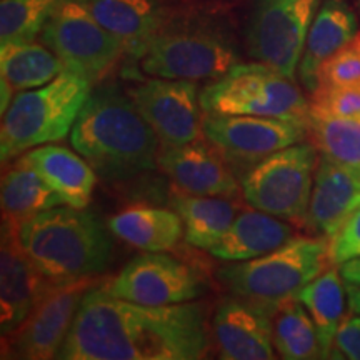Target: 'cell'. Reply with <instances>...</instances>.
I'll return each mask as SVG.
<instances>
[{
    "mask_svg": "<svg viewBox=\"0 0 360 360\" xmlns=\"http://www.w3.org/2000/svg\"><path fill=\"white\" fill-rule=\"evenodd\" d=\"M340 354V357L360 360V315L354 314L342 321L334 339L332 354Z\"/></svg>",
    "mask_w": 360,
    "mask_h": 360,
    "instance_id": "836d02e7",
    "label": "cell"
},
{
    "mask_svg": "<svg viewBox=\"0 0 360 360\" xmlns=\"http://www.w3.org/2000/svg\"><path fill=\"white\" fill-rule=\"evenodd\" d=\"M328 264L326 237H292L269 254L229 265L219 277L237 297L272 315L327 270Z\"/></svg>",
    "mask_w": 360,
    "mask_h": 360,
    "instance_id": "5b68a950",
    "label": "cell"
},
{
    "mask_svg": "<svg viewBox=\"0 0 360 360\" xmlns=\"http://www.w3.org/2000/svg\"><path fill=\"white\" fill-rule=\"evenodd\" d=\"M274 345L287 360L321 359L322 347L315 323L297 299L287 300L274 312Z\"/></svg>",
    "mask_w": 360,
    "mask_h": 360,
    "instance_id": "83f0119b",
    "label": "cell"
},
{
    "mask_svg": "<svg viewBox=\"0 0 360 360\" xmlns=\"http://www.w3.org/2000/svg\"><path fill=\"white\" fill-rule=\"evenodd\" d=\"M309 132H312L315 147L322 155L360 170V120L310 115Z\"/></svg>",
    "mask_w": 360,
    "mask_h": 360,
    "instance_id": "f546056e",
    "label": "cell"
},
{
    "mask_svg": "<svg viewBox=\"0 0 360 360\" xmlns=\"http://www.w3.org/2000/svg\"><path fill=\"white\" fill-rule=\"evenodd\" d=\"M174 210L184 222V236L197 249L210 250L232 227L237 204L227 197L177 193L172 197Z\"/></svg>",
    "mask_w": 360,
    "mask_h": 360,
    "instance_id": "d4e9b609",
    "label": "cell"
},
{
    "mask_svg": "<svg viewBox=\"0 0 360 360\" xmlns=\"http://www.w3.org/2000/svg\"><path fill=\"white\" fill-rule=\"evenodd\" d=\"M0 70L13 90H30L52 82L65 65L47 45L12 42L0 45Z\"/></svg>",
    "mask_w": 360,
    "mask_h": 360,
    "instance_id": "4316f807",
    "label": "cell"
},
{
    "mask_svg": "<svg viewBox=\"0 0 360 360\" xmlns=\"http://www.w3.org/2000/svg\"><path fill=\"white\" fill-rule=\"evenodd\" d=\"M205 139L233 160H262L274 152L304 142L309 125L259 115L205 114Z\"/></svg>",
    "mask_w": 360,
    "mask_h": 360,
    "instance_id": "5bb4252c",
    "label": "cell"
},
{
    "mask_svg": "<svg viewBox=\"0 0 360 360\" xmlns=\"http://www.w3.org/2000/svg\"><path fill=\"white\" fill-rule=\"evenodd\" d=\"M207 345L202 305L134 304L110 295L98 283L84 295L57 359L197 360Z\"/></svg>",
    "mask_w": 360,
    "mask_h": 360,
    "instance_id": "6da1fadb",
    "label": "cell"
},
{
    "mask_svg": "<svg viewBox=\"0 0 360 360\" xmlns=\"http://www.w3.org/2000/svg\"><path fill=\"white\" fill-rule=\"evenodd\" d=\"M143 74L177 80L219 79L238 64L231 40L199 25H165L139 53Z\"/></svg>",
    "mask_w": 360,
    "mask_h": 360,
    "instance_id": "52a82bcc",
    "label": "cell"
},
{
    "mask_svg": "<svg viewBox=\"0 0 360 360\" xmlns=\"http://www.w3.org/2000/svg\"><path fill=\"white\" fill-rule=\"evenodd\" d=\"M107 227L94 212L58 205L22 225L19 238L49 281L65 283L92 278L109 267L114 244Z\"/></svg>",
    "mask_w": 360,
    "mask_h": 360,
    "instance_id": "3957f363",
    "label": "cell"
},
{
    "mask_svg": "<svg viewBox=\"0 0 360 360\" xmlns=\"http://www.w3.org/2000/svg\"><path fill=\"white\" fill-rule=\"evenodd\" d=\"M159 167L187 193L232 197L240 188L220 157L200 141L164 146L159 152Z\"/></svg>",
    "mask_w": 360,
    "mask_h": 360,
    "instance_id": "ac0fdd59",
    "label": "cell"
},
{
    "mask_svg": "<svg viewBox=\"0 0 360 360\" xmlns=\"http://www.w3.org/2000/svg\"><path fill=\"white\" fill-rule=\"evenodd\" d=\"M317 147L307 142L274 152L242 180V193L254 209L289 220H305L312 195Z\"/></svg>",
    "mask_w": 360,
    "mask_h": 360,
    "instance_id": "ba28073f",
    "label": "cell"
},
{
    "mask_svg": "<svg viewBox=\"0 0 360 360\" xmlns=\"http://www.w3.org/2000/svg\"><path fill=\"white\" fill-rule=\"evenodd\" d=\"M350 84H360V30L344 47L323 60L317 72V87Z\"/></svg>",
    "mask_w": 360,
    "mask_h": 360,
    "instance_id": "1f68e13d",
    "label": "cell"
},
{
    "mask_svg": "<svg viewBox=\"0 0 360 360\" xmlns=\"http://www.w3.org/2000/svg\"><path fill=\"white\" fill-rule=\"evenodd\" d=\"M27 159L45 182L62 197L65 205L84 209L90 204L97 184V172L82 155L60 146L35 147Z\"/></svg>",
    "mask_w": 360,
    "mask_h": 360,
    "instance_id": "7402d4cb",
    "label": "cell"
},
{
    "mask_svg": "<svg viewBox=\"0 0 360 360\" xmlns=\"http://www.w3.org/2000/svg\"><path fill=\"white\" fill-rule=\"evenodd\" d=\"M110 232L125 244L146 252L169 250L184 233V222L175 210L135 205L112 215Z\"/></svg>",
    "mask_w": 360,
    "mask_h": 360,
    "instance_id": "603a6c76",
    "label": "cell"
},
{
    "mask_svg": "<svg viewBox=\"0 0 360 360\" xmlns=\"http://www.w3.org/2000/svg\"><path fill=\"white\" fill-rule=\"evenodd\" d=\"M212 334L222 359H274L272 315L244 299H229L219 305L212 321Z\"/></svg>",
    "mask_w": 360,
    "mask_h": 360,
    "instance_id": "2e32d148",
    "label": "cell"
},
{
    "mask_svg": "<svg viewBox=\"0 0 360 360\" xmlns=\"http://www.w3.org/2000/svg\"><path fill=\"white\" fill-rule=\"evenodd\" d=\"M98 24L124 44L125 52L139 57L150 39L165 25L159 0H80Z\"/></svg>",
    "mask_w": 360,
    "mask_h": 360,
    "instance_id": "d6986e66",
    "label": "cell"
},
{
    "mask_svg": "<svg viewBox=\"0 0 360 360\" xmlns=\"http://www.w3.org/2000/svg\"><path fill=\"white\" fill-rule=\"evenodd\" d=\"M347 287V302L352 314L360 315V283H345Z\"/></svg>",
    "mask_w": 360,
    "mask_h": 360,
    "instance_id": "d590c367",
    "label": "cell"
},
{
    "mask_svg": "<svg viewBox=\"0 0 360 360\" xmlns=\"http://www.w3.org/2000/svg\"><path fill=\"white\" fill-rule=\"evenodd\" d=\"M92 82L65 69L42 87L22 90L4 112L0 129L2 164L30 148L67 137L87 101Z\"/></svg>",
    "mask_w": 360,
    "mask_h": 360,
    "instance_id": "277c9868",
    "label": "cell"
},
{
    "mask_svg": "<svg viewBox=\"0 0 360 360\" xmlns=\"http://www.w3.org/2000/svg\"><path fill=\"white\" fill-rule=\"evenodd\" d=\"M330 262L342 265L347 260L360 257V205L340 227V231L328 240Z\"/></svg>",
    "mask_w": 360,
    "mask_h": 360,
    "instance_id": "d6a6232c",
    "label": "cell"
},
{
    "mask_svg": "<svg viewBox=\"0 0 360 360\" xmlns=\"http://www.w3.org/2000/svg\"><path fill=\"white\" fill-rule=\"evenodd\" d=\"M96 285L98 282L94 278L53 283L22 326L6 335L4 357L25 360L57 359L84 295Z\"/></svg>",
    "mask_w": 360,
    "mask_h": 360,
    "instance_id": "8fae6325",
    "label": "cell"
},
{
    "mask_svg": "<svg viewBox=\"0 0 360 360\" xmlns=\"http://www.w3.org/2000/svg\"><path fill=\"white\" fill-rule=\"evenodd\" d=\"M310 115L360 120V84L317 87L312 92Z\"/></svg>",
    "mask_w": 360,
    "mask_h": 360,
    "instance_id": "4dcf8cb0",
    "label": "cell"
},
{
    "mask_svg": "<svg viewBox=\"0 0 360 360\" xmlns=\"http://www.w3.org/2000/svg\"><path fill=\"white\" fill-rule=\"evenodd\" d=\"M340 269L330 267L323 270L319 277L309 282L299 294L300 300L312 317L321 340L322 357H332V347L337 330L344 321L345 304L347 302V287L342 282Z\"/></svg>",
    "mask_w": 360,
    "mask_h": 360,
    "instance_id": "484cf974",
    "label": "cell"
},
{
    "mask_svg": "<svg viewBox=\"0 0 360 360\" xmlns=\"http://www.w3.org/2000/svg\"><path fill=\"white\" fill-rule=\"evenodd\" d=\"M294 237V229L281 217L262 210H244L233 220L229 232L209 252L222 260H249L276 250Z\"/></svg>",
    "mask_w": 360,
    "mask_h": 360,
    "instance_id": "44dd1931",
    "label": "cell"
},
{
    "mask_svg": "<svg viewBox=\"0 0 360 360\" xmlns=\"http://www.w3.org/2000/svg\"><path fill=\"white\" fill-rule=\"evenodd\" d=\"M2 220L15 227L44 210L64 204L62 197L42 179L27 155H20L2 177Z\"/></svg>",
    "mask_w": 360,
    "mask_h": 360,
    "instance_id": "cb8c5ba5",
    "label": "cell"
},
{
    "mask_svg": "<svg viewBox=\"0 0 360 360\" xmlns=\"http://www.w3.org/2000/svg\"><path fill=\"white\" fill-rule=\"evenodd\" d=\"M340 267V274L344 277L345 282L349 283H360V257L352 259L344 262Z\"/></svg>",
    "mask_w": 360,
    "mask_h": 360,
    "instance_id": "e575fe53",
    "label": "cell"
},
{
    "mask_svg": "<svg viewBox=\"0 0 360 360\" xmlns=\"http://www.w3.org/2000/svg\"><path fill=\"white\" fill-rule=\"evenodd\" d=\"M40 40L90 82L107 74L125 52L124 44L98 24L80 0H62L45 24Z\"/></svg>",
    "mask_w": 360,
    "mask_h": 360,
    "instance_id": "9c48e42d",
    "label": "cell"
},
{
    "mask_svg": "<svg viewBox=\"0 0 360 360\" xmlns=\"http://www.w3.org/2000/svg\"><path fill=\"white\" fill-rule=\"evenodd\" d=\"M360 205V170L322 155L317 164L307 222L330 240Z\"/></svg>",
    "mask_w": 360,
    "mask_h": 360,
    "instance_id": "e0dca14e",
    "label": "cell"
},
{
    "mask_svg": "<svg viewBox=\"0 0 360 360\" xmlns=\"http://www.w3.org/2000/svg\"><path fill=\"white\" fill-rule=\"evenodd\" d=\"M62 0H2L0 45L34 42Z\"/></svg>",
    "mask_w": 360,
    "mask_h": 360,
    "instance_id": "f1b7e54d",
    "label": "cell"
},
{
    "mask_svg": "<svg viewBox=\"0 0 360 360\" xmlns=\"http://www.w3.org/2000/svg\"><path fill=\"white\" fill-rule=\"evenodd\" d=\"M359 4H360V0H359Z\"/></svg>",
    "mask_w": 360,
    "mask_h": 360,
    "instance_id": "8d00e7d4",
    "label": "cell"
},
{
    "mask_svg": "<svg viewBox=\"0 0 360 360\" xmlns=\"http://www.w3.org/2000/svg\"><path fill=\"white\" fill-rule=\"evenodd\" d=\"M321 0H257L249 25V52L294 80Z\"/></svg>",
    "mask_w": 360,
    "mask_h": 360,
    "instance_id": "30bf717a",
    "label": "cell"
},
{
    "mask_svg": "<svg viewBox=\"0 0 360 360\" xmlns=\"http://www.w3.org/2000/svg\"><path fill=\"white\" fill-rule=\"evenodd\" d=\"M204 114L259 115L310 122V103L294 80L272 67L237 64L200 92Z\"/></svg>",
    "mask_w": 360,
    "mask_h": 360,
    "instance_id": "8992f818",
    "label": "cell"
},
{
    "mask_svg": "<svg viewBox=\"0 0 360 360\" xmlns=\"http://www.w3.org/2000/svg\"><path fill=\"white\" fill-rule=\"evenodd\" d=\"M159 142L129 94L115 85L90 92L70 130L72 147L109 182L155 169Z\"/></svg>",
    "mask_w": 360,
    "mask_h": 360,
    "instance_id": "7a4b0ae2",
    "label": "cell"
},
{
    "mask_svg": "<svg viewBox=\"0 0 360 360\" xmlns=\"http://www.w3.org/2000/svg\"><path fill=\"white\" fill-rule=\"evenodd\" d=\"M53 285L29 257L19 227L2 220L0 245V332L12 334Z\"/></svg>",
    "mask_w": 360,
    "mask_h": 360,
    "instance_id": "9a60e30c",
    "label": "cell"
},
{
    "mask_svg": "<svg viewBox=\"0 0 360 360\" xmlns=\"http://www.w3.org/2000/svg\"><path fill=\"white\" fill-rule=\"evenodd\" d=\"M127 94L164 146H184L204 135L200 96L193 80L152 77Z\"/></svg>",
    "mask_w": 360,
    "mask_h": 360,
    "instance_id": "4fadbf2b",
    "label": "cell"
},
{
    "mask_svg": "<svg viewBox=\"0 0 360 360\" xmlns=\"http://www.w3.org/2000/svg\"><path fill=\"white\" fill-rule=\"evenodd\" d=\"M102 287L117 299L150 307L186 304L200 297L205 289L195 270L159 252L134 257Z\"/></svg>",
    "mask_w": 360,
    "mask_h": 360,
    "instance_id": "7c38bea8",
    "label": "cell"
},
{
    "mask_svg": "<svg viewBox=\"0 0 360 360\" xmlns=\"http://www.w3.org/2000/svg\"><path fill=\"white\" fill-rule=\"evenodd\" d=\"M357 32V17L345 0H323L309 30L297 69L300 82L310 94L317 87L319 67L350 39H354Z\"/></svg>",
    "mask_w": 360,
    "mask_h": 360,
    "instance_id": "ffe728a7",
    "label": "cell"
}]
</instances>
